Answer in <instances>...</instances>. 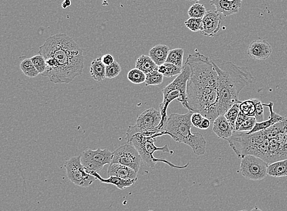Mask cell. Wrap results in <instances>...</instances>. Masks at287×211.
<instances>
[{
  "instance_id": "6da1fadb",
  "label": "cell",
  "mask_w": 287,
  "mask_h": 211,
  "mask_svg": "<svg viewBox=\"0 0 287 211\" xmlns=\"http://www.w3.org/2000/svg\"><path fill=\"white\" fill-rule=\"evenodd\" d=\"M186 64L191 70L187 83L188 110L214 121L219 116V79L212 60L197 51L190 54Z\"/></svg>"
},
{
  "instance_id": "7a4b0ae2",
  "label": "cell",
  "mask_w": 287,
  "mask_h": 211,
  "mask_svg": "<svg viewBox=\"0 0 287 211\" xmlns=\"http://www.w3.org/2000/svg\"><path fill=\"white\" fill-rule=\"evenodd\" d=\"M39 54L44 56L46 62V70L42 76L48 77L51 83L69 84L83 73V50L67 34L48 37L40 46Z\"/></svg>"
},
{
  "instance_id": "3957f363",
  "label": "cell",
  "mask_w": 287,
  "mask_h": 211,
  "mask_svg": "<svg viewBox=\"0 0 287 211\" xmlns=\"http://www.w3.org/2000/svg\"><path fill=\"white\" fill-rule=\"evenodd\" d=\"M211 60L218 75V113L221 116L235 104L242 102L239 100V93L253 83L254 77L248 68L219 59Z\"/></svg>"
},
{
  "instance_id": "277c9868",
  "label": "cell",
  "mask_w": 287,
  "mask_h": 211,
  "mask_svg": "<svg viewBox=\"0 0 287 211\" xmlns=\"http://www.w3.org/2000/svg\"><path fill=\"white\" fill-rule=\"evenodd\" d=\"M194 112L185 114H171L168 117L164 130L173 140L191 148L195 154L203 155L206 152V141L199 133H192L191 117Z\"/></svg>"
},
{
  "instance_id": "5b68a950",
  "label": "cell",
  "mask_w": 287,
  "mask_h": 211,
  "mask_svg": "<svg viewBox=\"0 0 287 211\" xmlns=\"http://www.w3.org/2000/svg\"><path fill=\"white\" fill-rule=\"evenodd\" d=\"M227 141L237 158L254 156L263 159L269 165L270 139L266 137L264 130L251 134L235 131Z\"/></svg>"
},
{
  "instance_id": "8992f818",
  "label": "cell",
  "mask_w": 287,
  "mask_h": 211,
  "mask_svg": "<svg viewBox=\"0 0 287 211\" xmlns=\"http://www.w3.org/2000/svg\"><path fill=\"white\" fill-rule=\"evenodd\" d=\"M164 135H168L166 131L164 130L159 133H138L134 135L128 143L133 145L135 147L139 153L143 163L148 167L154 168L157 163H164L168 164L170 167L177 168V169H183V168H186L189 166V163L185 166H178L166 160V159L155 158L154 153L157 151H161L170 154L174 153V151L169 149L168 145H164L163 147H158L154 144V143L157 141L156 138Z\"/></svg>"
},
{
  "instance_id": "52a82bcc",
  "label": "cell",
  "mask_w": 287,
  "mask_h": 211,
  "mask_svg": "<svg viewBox=\"0 0 287 211\" xmlns=\"http://www.w3.org/2000/svg\"><path fill=\"white\" fill-rule=\"evenodd\" d=\"M191 70L189 65L186 64L183 65V71L174 79L172 83L169 84L166 88L162 89L164 99L159 105L160 112L162 115V121L159 129L164 130L165 126L168 121V109L169 105L173 101L177 100L181 103L183 106L188 109L186 98L187 83L189 79Z\"/></svg>"
},
{
  "instance_id": "ba28073f",
  "label": "cell",
  "mask_w": 287,
  "mask_h": 211,
  "mask_svg": "<svg viewBox=\"0 0 287 211\" xmlns=\"http://www.w3.org/2000/svg\"><path fill=\"white\" fill-rule=\"evenodd\" d=\"M162 121L161 112L154 108H150L143 112L138 117L135 125L129 126L126 140L129 142L138 133L161 132L159 127Z\"/></svg>"
},
{
  "instance_id": "9c48e42d",
  "label": "cell",
  "mask_w": 287,
  "mask_h": 211,
  "mask_svg": "<svg viewBox=\"0 0 287 211\" xmlns=\"http://www.w3.org/2000/svg\"><path fill=\"white\" fill-rule=\"evenodd\" d=\"M67 177L76 186L88 187L95 181L96 178L86 172L82 164L81 155L72 157L65 162Z\"/></svg>"
},
{
  "instance_id": "30bf717a",
  "label": "cell",
  "mask_w": 287,
  "mask_h": 211,
  "mask_svg": "<svg viewBox=\"0 0 287 211\" xmlns=\"http://www.w3.org/2000/svg\"><path fill=\"white\" fill-rule=\"evenodd\" d=\"M81 155L82 164L85 167L87 172L99 173L106 164L112 163L113 153L108 149L93 150L87 149Z\"/></svg>"
},
{
  "instance_id": "8fae6325",
  "label": "cell",
  "mask_w": 287,
  "mask_h": 211,
  "mask_svg": "<svg viewBox=\"0 0 287 211\" xmlns=\"http://www.w3.org/2000/svg\"><path fill=\"white\" fill-rule=\"evenodd\" d=\"M240 171L247 180L261 181L267 177L268 164L258 157L246 155L241 158Z\"/></svg>"
},
{
  "instance_id": "7c38bea8",
  "label": "cell",
  "mask_w": 287,
  "mask_h": 211,
  "mask_svg": "<svg viewBox=\"0 0 287 211\" xmlns=\"http://www.w3.org/2000/svg\"><path fill=\"white\" fill-rule=\"evenodd\" d=\"M142 161V158L135 147L127 143L113 152L111 164H119L128 166L138 173Z\"/></svg>"
},
{
  "instance_id": "4fadbf2b",
  "label": "cell",
  "mask_w": 287,
  "mask_h": 211,
  "mask_svg": "<svg viewBox=\"0 0 287 211\" xmlns=\"http://www.w3.org/2000/svg\"><path fill=\"white\" fill-rule=\"evenodd\" d=\"M222 24V19L220 14L216 11H209L203 18L201 34L206 37H215L219 31Z\"/></svg>"
},
{
  "instance_id": "5bb4252c",
  "label": "cell",
  "mask_w": 287,
  "mask_h": 211,
  "mask_svg": "<svg viewBox=\"0 0 287 211\" xmlns=\"http://www.w3.org/2000/svg\"><path fill=\"white\" fill-rule=\"evenodd\" d=\"M272 53V46L265 40H256L251 42L248 49V55L253 60H267Z\"/></svg>"
},
{
  "instance_id": "9a60e30c",
  "label": "cell",
  "mask_w": 287,
  "mask_h": 211,
  "mask_svg": "<svg viewBox=\"0 0 287 211\" xmlns=\"http://www.w3.org/2000/svg\"><path fill=\"white\" fill-rule=\"evenodd\" d=\"M243 0H211L210 3L216 9V11L225 17L234 15L239 12Z\"/></svg>"
},
{
  "instance_id": "2e32d148",
  "label": "cell",
  "mask_w": 287,
  "mask_h": 211,
  "mask_svg": "<svg viewBox=\"0 0 287 211\" xmlns=\"http://www.w3.org/2000/svg\"><path fill=\"white\" fill-rule=\"evenodd\" d=\"M213 131L219 139L227 140L236 131L232 127L224 115H221L213 121Z\"/></svg>"
},
{
  "instance_id": "e0dca14e",
  "label": "cell",
  "mask_w": 287,
  "mask_h": 211,
  "mask_svg": "<svg viewBox=\"0 0 287 211\" xmlns=\"http://www.w3.org/2000/svg\"><path fill=\"white\" fill-rule=\"evenodd\" d=\"M263 106H267L269 108L270 115L269 118L267 121H262V122H256L255 126H254L253 130L249 132L248 134H251L258 131L267 130L270 126H273L275 124L279 123V121H282L285 118V117L281 116L274 111V103L270 102L269 103H263Z\"/></svg>"
},
{
  "instance_id": "ac0fdd59",
  "label": "cell",
  "mask_w": 287,
  "mask_h": 211,
  "mask_svg": "<svg viewBox=\"0 0 287 211\" xmlns=\"http://www.w3.org/2000/svg\"><path fill=\"white\" fill-rule=\"evenodd\" d=\"M138 173L128 166L119 164H110L108 169L109 177H117L126 180H137Z\"/></svg>"
},
{
  "instance_id": "d6986e66",
  "label": "cell",
  "mask_w": 287,
  "mask_h": 211,
  "mask_svg": "<svg viewBox=\"0 0 287 211\" xmlns=\"http://www.w3.org/2000/svg\"><path fill=\"white\" fill-rule=\"evenodd\" d=\"M88 173L93 175V177H95L96 179L100 180L101 182H102V183L114 185V186L121 190L133 186V185L137 181V180H135L123 179V178L114 177V176L109 177V178H107V179H105V178L101 177L100 174L97 172H89Z\"/></svg>"
},
{
  "instance_id": "ffe728a7",
  "label": "cell",
  "mask_w": 287,
  "mask_h": 211,
  "mask_svg": "<svg viewBox=\"0 0 287 211\" xmlns=\"http://www.w3.org/2000/svg\"><path fill=\"white\" fill-rule=\"evenodd\" d=\"M170 48L166 45H157L149 51V56L157 66H161L166 62Z\"/></svg>"
},
{
  "instance_id": "44dd1931",
  "label": "cell",
  "mask_w": 287,
  "mask_h": 211,
  "mask_svg": "<svg viewBox=\"0 0 287 211\" xmlns=\"http://www.w3.org/2000/svg\"><path fill=\"white\" fill-rule=\"evenodd\" d=\"M268 175L274 178L287 177V159L275 162L268 165Z\"/></svg>"
},
{
  "instance_id": "7402d4cb",
  "label": "cell",
  "mask_w": 287,
  "mask_h": 211,
  "mask_svg": "<svg viewBox=\"0 0 287 211\" xmlns=\"http://www.w3.org/2000/svg\"><path fill=\"white\" fill-rule=\"evenodd\" d=\"M105 72L106 66L103 64L101 58L93 60L90 67V74L96 81L101 82L106 78Z\"/></svg>"
},
{
  "instance_id": "603a6c76",
  "label": "cell",
  "mask_w": 287,
  "mask_h": 211,
  "mask_svg": "<svg viewBox=\"0 0 287 211\" xmlns=\"http://www.w3.org/2000/svg\"><path fill=\"white\" fill-rule=\"evenodd\" d=\"M158 67L149 56L142 55L137 59L135 62V68L140 70L145 75L158 70Z\"/></svg>"
},
{
  "instance_id": "cb8c5ba5",
  "label": "cell",
  "mask_w": 287,
  "mask_h": 211,
  "mask_svg": "<svg viewBox=\"0 0 287 211\" xmlns=\"http://www.w3.org/2000/svg\"><path fill=\"white\" fill-rule=\"evenodd\" d=\"M158 71L164 75V76L171 78V77L178 76L183 71V67H180L171 63L166 62L163 65L159 66Z\"/></svg>"
},
{
  "instance_id": "d4e9b609",
  "label": "cell",
  "mask_w": 287,
  "mask_h": 211,
  "mask_svg": "<svg viewBox=\"0 0 287 211\" xmlns=\"http://www.w3.org/2000/svg\"><path fill=\"white\" fill-rule=\"evenodd\" d=\"M184 50L183 48H175L170 51L166 62L183 67V62L184 57Z\"/></svg>"
},
{
  "instance_id": "484cf974",
  "label": "cell",
  "mask_w": 287,
  "mask_h": 211,
  "mask_svg": "<svg viewBox=\"0 0 287 211\" xmlns=\"http://www.w3.org/2000/svg\"><path fill=\"white\" fill-rule=\"evenodd\" d=\"M20 68L23 74L29 78H35L39 73L33 64L31 59H25L20 63Z\"/></svg>"
},
{
  "instance_id": "4316f807",
  "label": "cell",
  "mask_w": 287,
  "mask_h": 211,
  "mask_svg": "<svg viewBox=\"0 0 287 211\" xmlns=\"http://www.w3.org/2000/svg\"><path fill=\"white\" fill-rule=\"evenodd\" d=\"M239 109L240 111L246 116L255 117L256 106L254 98L244 101L240 103Z\"/></svg>"
},
{
  "instance_id": "83f0119b",
  "label": "cell",
  "mask_w": 287,
  "mask_h": 211,
  "mask_svg": "<svg viewBox=\"0 0 287 211\" xmlns=\"http://www.w3.org/2000/svg\"><path fill=\"white\" fill-rule=\"evenodd\" d=\"M146 86H158L163 83L164 75L161 74L158 70L153 71L146 75Z\"/></svg>"
},
{
  "instance_id": "f1b7e54d",
  "label": "cell",
  "mask_w": 287,
  "mask_h": 211,
  "mask_svg": "<svg viewBox=\"0 0 287 211\" xmlns=\"http://www.w3.org/2000/svg\"><path fill=\"white\" fill-rule=\"evenodd\" d=\"M206 13V9L203 4L198 3L193 4L187 11L188 15L190 18H203Z\"/></svg>"
},
{
  "instance_id": "f546056e",
  "label": "cell",
  "mask_w": 287,
  "mask_h": 211,
  "mask_svg": "<svg viewBox=\"0 0 287 211\" xmlns=\"http://www.w3.org/2000/svg\"><path fill=\"white\" fill-rule=\"evenodd\" d=\"M146 78L147 76L145 74L137 68L131 70L128 74V79L134 84H140L145 83Z\"/></svg>"
},
{
  "instance_id": "4dcf8cb0",
  "label": "cell",
  "mask_w": 287,
  "mask_h": 211,
  "mask_svg": "<svg viewBox=\"0 0 287 211\" xmlns=\"http://www.w3.org/2000/svg\"><path fill=\"white\" fill-rule=\"evenodd\" d=\"M240 103H236L232 107L228 110V111L226 112L224 116L226 119L228 120L230 123L231 124L232 127L235 130V123H236V119L237 116H238L240 109H239Z\"/></svg>"
},
{
  "instance_id": "1f68e13d",
  "label": "cell",
  "mask_w": 287,
  "mask_h": 211,
  "mask_svg": "<svg viewBox=\"0 0 287 211\" xmlns=\"http://www.w3.org/2000/svg\"><path fill=\"white\" fill-rule=\"evenodd\" d=\"M185 24L192 32H201L203 27V18H189Z\"/></svg>"
},
{
  "instance_id": "d6a6232c",
  "label": "cell",
  "mask_w": 287,
  "mask_h": 211,
  "mask_svg": "<svg viewBox=\"0 0 287 211\" xmlns=\"http://www.w3.org/2000/svg\"><path fill=\"white\" fill-rule=\"evenodd\" d=\"M33 64L40 74H42L46 70V60L43 56L40 55H35L31 58Z\"/></svg>"
},
{
  "instance_id": "836d02e7",
  "label": "cell",
  "mask_w": 287,
  "mask_h": 211,
  "mask_svg": "<svg viewBox=\"0 0 287 211\" xmlns=\"http://www.w3.org/2000/svg\"><path fill=\"white\" fill-rule=\"evenodd\" d=\"M121 72V67L118 62L115 60L112 64L106 67L105 77L107 78L112 79L118 76Z\"/></svg>"
},
{
  "instance_id": "e575fe53",
  "label": "cell",
  "mask_w": 287,
  "mask_h": 211,
  "mask_svg": "<svg viewBox=\"0 0 287 211\" xmlns=\"http://www.w3.org/2000/svg\"><path fill=\"white\" fill-rule=\"evenodd\" d=\"M256 123V120L255 117H248L237 131H239V132H249V131L253 130Z\"/></svg>"
},
{
  "instance_id": "d590c367",
  "label": "cell",
  "mask_w": 287,
  "mask_h": 211,
  "mask_svg": "<svg viewBox=\"0 0 287 211\" xmlns=\"http://www.w3.org/2000/svg\"><path fill=\"white\" fill-rule=\"evenodd\" d=\"M255 100V106H256V111L255 118L256 120V122H262L264 121V109H263V103L260 100Z\"/></svg>"
},
{
  "instance_id": "8d00e7d4",
  "label": "cell",
  "mask_w": 287,
  "mask_h": 211,
  "mask_svg": "<svg viewBox=\"0 0 287 211\" xmlns=\"http://www.w3.org/2000/svg\"><path fill=\"white\" fill-rule=\"evenodd\" d=\"M204 118H205V117H204L203 115L199 113H193L191 117V122L193 126H195V127L197 128H199Z\"/></svg>"
},
{
  "instance_id": "74e56055",
  "label": "cell",
  "mask_w": 287,
  "mask_h": 211,
  "mask_svg": "<svg viewBox=\"0 0 287 211\" xmlns=\"http://www.w3.org/2000/svg\"><path fill=\"white\" fill-rule=\"evenodd\" d=\"M246 115L242 113L241 111L239 112L238 116L236 119V123H235V130L236 131L239 130L240 126H241L242 124L244 123V121H246L247 117Z\"/></svg>"
},
{
  "instance_id": "f35d334b",
  "label": "cell",
  "mask_w": 287,
  "mask_h": 211,
  "mask_svg": "<svg viewBox=\"0 0 287 211\" xmlns=\"http://www.w3.org/2000/svg\"><path fill=\"white\" fill-rule=\"evenodd\" d=\"M101 60H102L103 64L106 67L112 64L115 61L114 57L111 55H109V54H107V55L102 56Z\"/></svg>"
},
{
  "instance_id": "ab89813d",
  "label": "cell",
  "mask_w": 287,
  "mask_h": 211,
  "mask_svg": "<svg viewBox=\"0 0 287 211\" xmlns=\"http://www.w3.org/2000/svg\"><path fill=\"white\" fill-rule=\"evenodd\" d=\"M210 124H211V121H209V120L208 119L204 118L203 121H202V123L201 124V126H200L199 129H201V130H207V129H208L209 127V126H210Z\"/></svg>"
},
{
  "instance_id": "60d3db41",
  "label": "cell",
  "mask_w": 287,
  "mask_h": 211,
  "mask_svg": "<svg viewBox=\"0 0 287 211\" xmlns=\"http://www.w3.org/2000/svg\"><path fill=\"white\" fill-rule=\"evenodd\" d=\"M71 5V1L70 0H65L62 3V8L63 9H67L68 7Z\"/></svg>"
},
{
  "instance_id": "b9f144b4",
  "label": "cell",
  "mask_w": 287,
  "mask_h": 211,
  "mask_svg": "<svg viewBox=\"0 0 287 211\" xmlns=\"http://www.w3.org/2000/svg\"><path fill=\"white\" fill-rule=\"evenodd\" d=\"M251 211H263L262 210H261L260 208H258V207H255L253 209V210H251Z\"/></svg>"
},
{
  "instance_id": "7bdbcfd3",
  "label": "cell",
  "mask_w": 287,
  "mask_h": 211,
  "mask_svg": "<svg viewBox=\"0 0 287 211\" xmlns=\"http://www.w3.org/2000/svg\"><path fill=\"white\" fill-rule=\"evenodd\" d=\"M186 1H200V0H186Z\"/></svg>"
},
{
  "instance_id": "ee69618b",
  "label": "cell",
  "mask_w": 287,
  "mask_h": 211,
  "mask_svg": "<svg viewBox=\"0 0 287 211\" xmlns=\"http://www.w3.org/2000/svg\"><path fill=\"white\" fill-rule=\"evenodd\" d=\"M246 211V210H241V211Z\"/></svg>"
},
{
  "instance_id": "f6af8a7d",
  "label": "cell",
  "mask_w": 287,
  "mask_h": 211,
  "mask_svg": "<svg viewBox=\"0 0 287 211\" xmlns=\"http://www.w3.org/2000/svg\"><path fill=\"white\" fill-rule=\"evenodd\" d=\"M152 211V210H149V211Z\"/></svg>"
},
{
  "instance_id": "bcb514c9",
  "label": "cell",
  "mask_w": 287,
  "mask_h": 211,
  "mask_svg": "<svg viewBox=\"0 0 287 211\" xmlns=\"http://www.w3.org/2000/svg\"></svg>"
}]
</instances>
